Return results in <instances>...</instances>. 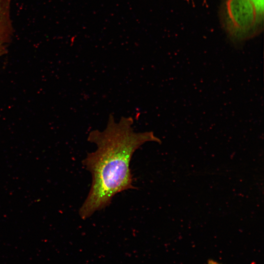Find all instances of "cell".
<instances>
[{
    "instance_id": "277c9868",
    "label": "cell",
    "mask_w": 264,
    "mask_h": 264,
    "mask_svg": "<svg viewBox=\"0 0 264 264\" xmlns=\"http://www.w3.org/2000/svg\"><path fill=\"white\" fill-rule=\"evenodd\" d=\"M255 4L258 11L263 15L264 12V0H252Z\"/></svg>"
},
{
    "instance_id": "3957f363",
    "label": "cell",
    "mask_w": 264,
    "mask_h": 264,
    "mask_svg": "<svg viewBox=\"0 0 264 264\" xmlns=\"http://www.w3.org/2000/svg\"><path fill=\"white\" fill-rule=\"evenodd\" d=\"M11 1L12 0H0V56L5 53L13 35Z\"/></svg>"
},
{
    "instance_id": "5b68a950",
    "label": "cell",
    "mask_w": 264,
    "mask_h": 264,
    "mask_svg": "<svg viewBox=\"0 0 264 264\" xmlns=\"http://www.w3.org/2000/svg\"><path fill=\"white\" fill-rule=\"evenodd\" d=\"M207 264H222L214 260L210 259L208 261Z\"/></svg>"
},
{
    "instance_id": "7a4b0ae2",
    "label": "cell",
    "mask_w": 264,
    "mask_h": 264,
    "mask_svg": "<svg viewBox=\"0 0 264 264\" xmlns=\"http://www.w3.org/2000/svg\"><path fill=\"white\" fill-rule=\"evenodd\" d=\"M263 18L252 0H224L221 6L222 24L229 36L236 41L256 35Z\"/></svg>"
},
{
    "instance_id": "6da1fadb",
    "label": "cell",
    "mask_w": 264,
    "mask_h": 264,
    "mask_svg": "<svg viewBox=\"0 0 264 264\" xmlns=\"http://www.w3.org/2000/svg\"><path fill=\"white\" fill-rule=\"evenodd\" d=\"M132 117L116 121L110 114L103 130L89 133L88 141L97 148L82 161L92 177L89 193L79 210L82 219L107 207L118 193L135 188L130 166L133 154L146 142H161L153 132L134 131Z\"/></svg>"
}]
</instances>
